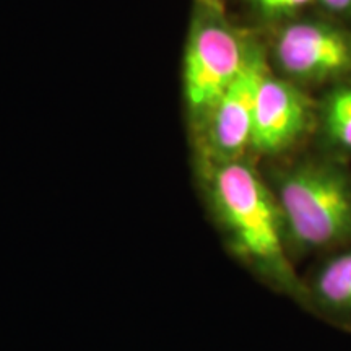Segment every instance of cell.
I'll return each instance as SVG.
<instances>
[{
	"mask_svg": "<svg viewBox=\"0 0 351 351\" xmlns=\"http://www.w3.org/2000/svg\"><path fill=\"white\" fill-rule=\"evenodd\" d=\"M199 173L228 254L258 283L302 307V280L288 256L282 215L267 179L249 158L199 166Z\"/></svg>",
	"mask_w": 351,
	"mask_h": 351,
	"instance_id": "obj_1",
	"label": "cell"
},
{
	"mask_svg": "<svg viewBox=\"0 0 351 351\" xmlns=\"http://www.w3.org/2000/svg\"><path fill=\"white\" fill-rule=\"evenodd\" d=\"M265 179L295 265L351 245V173L341 160L330 155L298 158L276 166Z\"/></svg>",
	"mask_w": 351,
	"mask_h": 351,
	"instance_id": "obj_2",
	"label": "cell"
},
{
	"mask_svg": "<svg viewBox=\"0 0 351 351\" xmlns=\"http://www.w3.org/2000/svg\"><path fill=\"white\" fill-rule=\"evenodd\" d=\"M254 43L205 3L192 23L184 56V98L194 132L247 62Z\"/></svg>",
	"mask_w": 351,
	"mask_h": 351,
	"instance_id": "obj_3",
	"label": "cell"
},
{
	"mask_svg": "<svg viewBox=\"0 0 351 351\" xmlns=\"http://www.w3.org/2000/svg\"><path fill=\"white\" fill-rule=\"evenodd\" d=\"M267 57L254 43L244 69L195 130L197 166L221 165L249 158L257 88L269 72Z\"/></svg>",
	"mask_w": 351,
	"mask_h": 351,
	"instance_id": "obj_4",
	"label": "cell"
},
{
	"mask_svg": "<svg viewBox=\"0 0 351 351\" xmlns=\"http://www.w3.org/2000/svg\"><path fill=\"white\" fill-rule=\"evenodd\" d=\"M274 60L287 80L319 85L351 75V32L322 20H298L275 36Z\"/></svg>",
	"mask_w": 351,
	"mask_h": 351,
	"instance_id": "obj_5",
	"label": "cell"
},
{
	"mask_svg": "<svg viewBox=\"0 0 351 351\" xmlns=\"http://www.w3.org/2000/svg\"><path fill=\"white\" fill-rule=\"evenodd\" d=\"M313 101L300 85L267 72L257 88L251 155L280 158L300 145L314 125Z\"/></svg>",
	"mask_w": 351,
	"mask_h": 351,
	"instance_id": "obj_6",
	"label": "cell"
},
{
	"mask_svg": "<svg viewBox=\"0 0 351 351\" xmlns=\"http://www.w3.org/2000/svg\"><path fill=\"white\" fill-rule=\"evenodd\" d=\"M302 311L351 333V245L315 258L314 267L301 275Z\"/></svg>",
	"mask_w": 351,
	"mask_h": 351,
	"instance_id": "obj_7",
	"label": "cell"
},
{
	"mask_svg": "<svg viewBox=\"0 0 351 351\" xmlns=\"http://www.w3.org/2000/svg\"><path fill=\"white\" fill-rule=\"evenodd\" d=\"M320 134L327 155H351V82L330 91L320 109Z\"/></svg>",
	"mask_w": 351,
	"mask_h": 351,
	"instance_id": "obj_8",
	"label": "cell"
},
{
	"mask_svg": "<svg viewBox=\"0 0 351 351\" xmlns=\"http://www.w3.org/2000/svg\"><path fill=\"white\" fill-rule=\"evenodd\" d=\"M314 0H249L254 10L265 19H283L291 15Z\"/></svg>",
	"mask_w": 351,
	"mask_h": 351,
	"instance_id": "obj_9",
	"label": "cell"
},
{
	"mask_svg": "<svg viewBox=\"0 0 351 351\" xmlns=\"http://www.w3.org/2000/svg\"><path fill=\"white\" fill-rule=\"evenodd\" d=\"M326 10L335 15H348L351 13V0H317Z\"/></svg>",
	"mask_w": 351,
	"mask_h": 351,
	"instance_id": "obj_10",
	"label": "cell"
},
{
	"mask_svg": "<svg viewBox=\"0 0 351 351\" xmlns=\"http://www.w3.org/2000/svg\"><path fill=\"white\" fill-rule=\"evenodd\" d=\"M205 2H207V3H208V5H213V3H215V2H217V0H205Z\"/></svg>",
	"mask_w": 351,
	"mask_h": 351,
	"instance_id": "obj_11",
	"label": "cell"
}]
</instances>
